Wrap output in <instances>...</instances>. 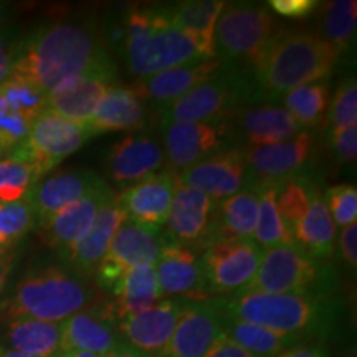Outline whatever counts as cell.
I'll list each match as a JSON object with an SVG mask.
<instances>
[{
	"mask_svg": "<svg viewBox=\"0 0 357 357\" xmlns=\"http://www.w3.org/2000/svg\"><path fill=\"white\" fill-rule=\"evenodd\" d=\"M326 116L331 128L357 126V84L354 78H346L339 84L333 101H329Z\"/></svg>",
	"mask_w": 357,
	"mask_h": 357,
	"instance_id": "60d3db41",
	"label": "cell"
},
{
	"mask_svg": "<svg viewBox=\"0 0 357 357\" xmlns=\"http://www.w3.org/2000/svg\"><path fill=\"white\" fill-rule=\"evenodd\" d=\"M287 35V26L266 6L250 2L225 3L215 26V53L227 63L242 61L260 68L275 43Z\"/></svg>",
	"mask_w": 357,
	"mask_h": 357,
	"instance_id": "8992f818",
	"label": "cell"
},
{
	"mask_svg": "<svg viewBox=\"0 0 357 357\" xmlns=\"http://www.w3.org/2000/svg\"><path fill=\"white\" fill-rule=\"evenodd\" d=\"M38 181L42 178L32 162L17 149L0 159V202L10 204L24 200Z\"/></svg>",
	"mask_w": 357,
	"mask_h": 357,
	"instance_id": "74e56055",
	"label": "cell"
},
{
	"mask_svg": "<svg viewBox=\"0 0 357 357\" xmlns=\"http://www.w3.org/2000/svg\"><path fill=\"white\" fill-rule=\"evenodd\" d=\"M238 128L247 137L248 146L275 144L301 132L300 124L287 109L271 105L243 108L238 113Z\"/></svg>",
	"mask_w": 357,
	"mask_h": 357,
	"instance_id": "f546056e",
	"label": "cell"
},
{
	"mask_svg": "<svg viewBox=\"0 0 357 357\" xmlns=\"http://www.w3.org/2000/svg\"><path fill=\"white\" fill-rule=\"evenodd\" d=\"M263 250L253 240H215L202 250L205 281L211 294L231 296L255 276Z\"/></svg>",
	"mask_w": 357,
	"mask_h": 357,
	"instance_id": "9c48e42d",
	"label": "cell"
},
{
	"mask_svg": "<svg viewBox=\"0 0 357 357\" xmlns=\"http://www.w3.org/2000/svg\"><path fill=\"white\" fill-rule=\"evenodd\" d=\"M32 123L0 96V155L12 153L26 139Z\"/></svg>",
	"mask_w": 357,
	"mask_h": 357,
	"instance_id": "ab89813d",
	"label": "cell"
},
{
	"mask_svg": "<svg viewBox=\"0 0 357 357\" xmlns=\"http://www.w3.org/2000/svg\"><path fill=\"white\" fill-rule=\"evenodd\" d=\"M109 357H151V356L146 354V352L139 351V349H136V347H132L129 344H123L118 351H114Z\"/></svg>",
	"mask_w": 357,
	"mask_h": 357,
	"instance_id": "f907efd6",
	"label": "cell"
},
{
	"mask_svg": "<svg viewBox=\"0 0 357 357\" xmlns=\"http://www.w3.org/2000/svg\"><path fill=\"white\" fill-rule=\"evenodd\" d=\"M114 78L116 68L95 70L66 78L47 95V111L86 126L102 96L113 86Z\"/></svg>",
	"mask_w": 357,
	"mask_h": 357,
	"instance_id": "d6986e66",
	"label": "cell"
},
{
	"mask_svg": "<svg viewBox=\"0 0 357 357\" xmlns=\"http://www.w3.org/2000/svg\"><path fill=\"white\" fill-rule=\"evenodd\" d=\"M321 6L316 0H270L268 8L287 19H306Z\"/></svg>",
	"mask_w": 357,
	"mask_h": 357,
	"instance_id": "f6af8a7d",
	"label": "cell"
},
{
	"mask_svg": "<svg viewBox=\"0 0 357 357\" xmlns=\"http://www.w3.org/2000/svg\"><path fill=\"white\" fill-rule=\"evenodd\" d=\"M56 357H100L93 352H86V351H77V349H71V351H60V354Z\"/></svg>",
	"mask_w": 357,
	"mask_h": 357,
	"instance_id": "f5cc1de1",
	"label": "cell"
},
{
	"mask_svg": "<svg viewBox=\"0 0 357 357\" xmlns=\"http://www.w3.org/2000/svg\"><path fill=\"white\" fill-rule=\"evenodd\" d=\"M3 341L8 349L35 357H56L61 351V323L10 319Z\"/></svg>",
	"mask_w": 357,
	"mask_h": 357,
	"instance_id": "d6a6232c",
	"label": "cell"
},
{
	"mask_svg": "<svg viewBox=\"0 0 357 357\" xmlns=\"http://www.w3.org/2000/svg\"><path fill=\"white\" fill-rule=\"evenodd\" d=\"M126 344L118 328V319L109 303L93 301L77 314L61 323V351H86L100 357H109Z\"/></svg>",
	"mask_w": 357,
	"mask_h": 357,
	"instance_id": "2e32d148",
	"label": "cell"
},
{
	"mask_svg": "<svg viewBox=\"0 0 357 357\" xmlns=\"http://www.w3.org/2000/svg\"><path fill=\"white\" fill-rule=\"evenodd\" d=\"M225 123H162V149L169 171L184 172L227 147Z\"/></svg>",
	"mask_w": 357,
	"mask_h": 357,
	"instance_id": "5bb4252c",
	"label": "cell"
},
{
	"mask_svg": "<svg viewBox=\"0 0 357 357\" xmlns=\"http://www.w3.org/2000/svg\"><path fill=\"white\" fill-rule=\"evenodd\" d=\"M178 178L172 171H160L129 185L118 194L124 215L137 225L160 230L167 220Z\"/></svg>",
	"mask_w": 357,
	"mask_h": 357,
	"instance_id": "44dd1931",
	"label": "cell"
},
{
	"mask_svg": "<svg viewBox=\"0 0 357 357\" xmlns=\"http://www.w3.org/2000/svg\"><path fill=\"white\" fill-rule=\"evenodd\" d=\"M119 19L124 35L118 55L139 79L207 56L194 38L172 24L167 3L126 7Z\"/></svg>",
	"mask_w": 357,
	"mask_h": 357,
	"instance_id": "3957f363",
	"label": "cell"
},
{
	"mask_svg": "<svg viewBox=\"0 0 357 357\" xmlns=\"http://www.w3.org/2000/svg\"><path fill=\"white\" fill-rule=\"evenodd\" d=\"M91 136L84 124L70 121L45 109L30 126L29 136L17 151L32 162L38 177L82 147Z\"/></svg>",
	"mask_w": 357,
	"mask_h": 357,
	"instance_id": "8fae6325",
	"label": "cell"
},
{
	"mask_svg": "<svg viewBox=\"0 0 357 357\" xmlns=\"http://www.w3.org/2000/svg\"><path fill=\"white\" fill-rule=\"evenodd\" d=\"M341 52L311 32L287 33L275 43L258 71V88L268 98L318 83L333 73Z\"/></svg>",
	"mask_w": 357,
	"mask_h": 357,
	"instance_id": "5b68a950",
	"label": "cell"
},
{
	"mask_svg": "<svg viewBox=\"0 0 357 357\" xmlns=\"http://www.w3.org/2000/svg\"><path fill=\"white\" fill-rule=\"evenodd\" d=\"M344 357H357V354H356V349H351L349 352H347V354H346Z\"/></svg>",
	"mask_w": 357,
	"mask_h": 357,
	"instance_id": "11a10c76",
	"label": "cell"
},
{
	"mask_svg": "<svg viewBox=\"0 0 357 357\" xmlns=\"http://www.w3.org/2000/svg\"><path fill=\"white\" fill-rule=\"evenodd\" d=\"M225 65L227 61L218 55L194 58L153 77L142 78L132 88L139 93L142 100L153 101L159 109H164L200 83L215 77Z\"/></svg>",
	"mask_w": 357,
	"mask_h": 357,
	"instance_id": "7402d4cb",
	"label": "cell"
},
{
	"mask_svg": "<svg viewBox=\"0 0 357 357\" xmlns=\"http://www.w3.org/2000/svg\"><path fill=\"white\" fill-rule=\"evenodd\" d=\"M189 303L176 298L160 300L149 310L118 321L119 333L126 344L151 357H162L177 321Z\"/></svg>",
	"mask_w": 357,
	"mask_h": 357,
	"instance_id": "ffe728a7",
	"label": "cell"
},
{
	"mask_svg": "<svg viewBox=\"0 0 357 357\" xmlns=\"http://www.w3.org/2000/svg\"><path fill=\"white\" fill-rule=\"evenodd\" d=\"M276 357H331V352L324 346V342H312V344L303 342V344L289 347Z\"/></svg>",
	"mask_w": 357,
	"mask_h": 357,
	"instance_id": "c3c4849f",
	"label": "cell"
},
{
	"mask_svg": "<svg viewBox=\"0 0 357 357\" xmlns=\"http://www.w3.org/2000/svg\"><path fill=\"white\" fill-rule=\"evenodd\" d=\"M146 105L132 86H111L86 128L91 136L144 128Z\"/></svg>",
	"mask_w": 357,
	"mask_h": 357,
	"instance_id": "83f0119b",
	"label": "cell"
},
{
	"mask_svg": "<svg viewBox=\"0 0 357 357\" xmlns=\"http://www.w3.org/2000/svg\"><path fill=\"white\" fill-rule=\"evenodd\" d=\"M33 227H37V222L25 200L10 204L0 202V236L8 243V247L24 238Z\"/></svg>",
	"mask_w": 357,
	"mask_h": 357,
	"instance_id": "f35d334b",
	"label": "cell"
},
{
	"mask_svg": "<svg viewBox=\"0 0 357 357\" xmlns=\"http://www.w3.org/2000/svg\"><path fill=\"white\" fill-rule=\"evenodd\" d=\"M15 258H17V253L10 248L0 253V294H2L3 289H6L7 280L12 273V268H13V263H15Z\"/></svg>",
	"mask_w": 357,
	"mask_h": 357,
	"instance_id": "681fc988",
	"label": "cell"
},
{
	"mask_svg": "<svg viewBox=\"0 0 357 357\" xmlns=\"http://www.w3.org/2000/svg\"><path fill=\"white\" fill-rule=\"evenodd\" d=\"M258 184V217L253 242L261 250L275 248L280 245H293L291 235L281 220L276 205L278 184L276 182H255Z\"/></svg>",
	"mask_w": 357,
	"mask_h": 357,
	"instance_id": "e575fe53",
	"label": "cell"
},
{
	"mask_svg": "<svg viewBox=\"0 0 357 357\" xmlns=\"http://www.w3.org/2000/svg\"><path fill=\"white\" fill-rule=\"evenodd\" d=\"M0 357H35V356L22 354V352H15V351H10V349H3V347H2V352H0Z\"/></svg>",
	"mask_w": 357,
	"mask_h": 357,
	"instance_id": "db71d44e",
	"label": "cell"
},
{
	"mask_svg": "<svg viewBox=\"0 0 357 357\" xmlns=\"http://www.w3.org/2000/svg\"><path fill=\"white\" fill-rule=\"evenodd\" d=\"M111 294L109 307L118 321L153 307L160 301L154 266L139 265L128 270Z\"/></svg>",
	"mask_w": 357,
	"mask_h": 357,
	"instance_id": "4dcf8cb0",
	"label": "cell"
},
{
	"mask_svg": "<svg viewBox=\"0 0 357 357\" xmlns=\"http://www.w3.org/2000/svg\"><path fill=\"white\" fill-rule=\"evenodd\" d=\"M204 357H255L250 352L242 349L238 344H235L231 339H229L222 333V336L213 342V346L208 349Z\"/></svg>",
	"mask_w": 357,
	"mask_h": 357,
	"instance_id": "7dc6e473",
	"label": "cell"
},
{
	"mask_svg": "<svg viewBox=\"0 0 357 357\" xmlns=\"http://www.w3.org/2000/svg\"><path fill=\"white\" fill-rule=\"evenodd\" d=\"M166 162L162 144L153 134L134 132L111 146L106 174L114 184H136L158 174Z\"/></svg>",
	"mask_w": 357,
	"mask_h": 357,
	"instance_id": "cb8c5ba5",
	"label": "cell"
},
{
	"mask_svg": "<svg viewBox=\"0 0 357 357\" xmlns=\"http://www.w3.org/2000/svg\"><path fill=\"white\" fill-rule=\"evenodd\" d=\"M283 98L284 109L300 128H316L324 123L329 108V88L324 83H312L294 88Z\"/></svg>",
	"mask_w": 357,
	"mask_h": 357,
	"instance_id": "8d00e7d4",
	"label": "cell"
},
{
	"mask_svg": "<svg viewBox=\"0 0 357 357\" xmlns=\"http://www.w3.org/2000/svg\"><path fill=\"white\" fill-rule=\"evenodd\" d=\"M357 2L356 0H333L321 7L319 37L333 45L341 55L349 50L356 37Z\"/></svg>",
	"mask_w": 357,
	"mask_h": 357,
	"instance_id": "d590c367",
	"label": "cell"
},
{
	"mask_svg": "<svg viewBox=\"0 0 357 357\" xmlns=\"http://www.w3.org/2000/svg\"><path fill=\"white\" fill-rule=\"evenodd\" d=\"M0 352H2V347H0Z\"/></svg>",
	"mask_w": 357,
	"mask_h": 357,
	"instance_id": "9f6ffc18",
	"label": "cell"
},
{
	"mask_svg": "<svg viewBox=\"0 0 357 357\" xmlns=\"http://www.w3.org/2000/svg\"><path fill=\"white\" fill-rule=\"evenodd\" d=\"M12 10H13L12 3L0 2V29H2L3 25L8 24V19H10Z\"/></svg>",
	"mask_w": 357,
	"mask_h": 357,
	"instance_id": "816d5d0a",
	"label": "cell"
},
{
	"mask_svg": "<svg viewBox=\"0 0 357 357\" xmlns=\"http://www.w3.org/2000/svg\"><path fill=\"white\" fill-rule=\"evenodd\" d=\"M222 333L255 357H276L289 347L303 344L298 337L225 314H222Z\"/></svg>",
	"mask_w": 357,
	"mask_h": 357,
	"instance_id": "836d02e7",
	"label": "cell"
},
{
	"mask_svg": "<svg viewBox=\"0 0 357 357\" xmlns=\"http://www.w3.org/2000/svg\"><path fill=\"white\" fill-rule=\"evenodd\" d=\"M334 225H351L357 220V189L351 184L329 187L324 195Z\"/></svg>",
	"mask_w": 357,
	"mask_h": 357,
	"instance_id": "b9f144b4",
	"label": "cell"
},
{
	"mask_svg": "<svg viewBox=\"0 0 357 357\" xmlns=\"http://www.w3.org/2000/svg\"><path fill=\"white\" fill-rule=\"evenodd\" d=\"M334 283L328 263L307 257L296 245H280L263 250L257 273L243 291L329 296Z\"/></svg>",
	"mask_w": 357,
	"mask_h": 357,
	"instance_id": "ba28073f",
	"label": "cell"
},
{
	"mask_svg": "<svg viewBox=\"0 0 357 357\" xmlns=\"http://www.w3.org/2000/svg\"><path fill=\"white\" fill-rule=\"evenodd\" d=\"M124 220H126V215L118 202V194L111 190L102 200L95 222H93L91 229L86 231V235L75 247L58 255L60 263L86 278H91L108 252L116 230Z\"/></svg>",
	"mask_w": 357,
	"mask_h": 357,
	"instance_id": "603a6c76",
	"label": "cell"
},
{
	"mask_svg": "<svg viewBox=\"0 0 357 357\" xmlns=\"http://www.w3.org/2000/svg\"><path fill=\"white\" fill-rule=\"evenodd\" d=\"M329 146L339 162H354L357 158V126L331 128Z\"/></svg>",
	"mask_w": 357,
	"mask_h": 357,
	"instance_id": "7bdbcfd3",
	"label": "cell"
},
{
	"mask_svg": "<svg viewBox=\"0 0 357 357\" xmlns=\"http://www.w3.org/2000/svg\"><path fill=\"white\" fill-rule=\"evenodd\" d=\"M215 202L217 200L202 192L177 184L167 220L164 223L166 238L169 242L182 245L194 252L204 250L211 243Z\"/></svg>",
	"mask_w": 357,
	"mask_h": 357,
	"instance_id": "ac0fdd59",
	"label": "cell"
},
{
	"mask_svg": "<svg viewBox=\"0 0 357 357\" xmlns=\"http://www.w3.org/2000/svg\"><path fill=\"white\" fill-rule=\"evenodd\" d=\"M96 301L89 278L71 268L42 265L32 268L0 303V318L63 323Z\"/></svg>",
	"mask_w": 357,
	"mask_h": 357,
	"instance_id": "277c9868",
	"label": "cell"
},
{
	"mask_svg": "<svg viewBox=\"0 0 357 357\" xmlns=\"http://www.w3.org/2000/svg\"><path fill=\"white\" fill-rule=\"evenodd\" d=\"M20 30L15 25L7 24L0 29V84L10 78V71L20 42Z\"/></svg>",
	"mask_w": 357,
	"mask_h": 357,
	"instance_id": "ee69618b",
	"label": "cell"
},
{
	"mask_svg": "<svg viewBox=\"0 0 357 357\" xmlns=\"http://www.w3.org/2000/svg\"><path fill=\"white\" fill-rule=\"evenodd\" d=\"M255 91H260L255 77L227 63L215 77L160 109L162 123H223L240 113Z\"/></svg>",
	"mask_w": 357,
	"mask_h": 357,
	"instance_id": "52a82bcc",
	"label": "cell"
},
{
	"mask_svg": "<svg viewBox=\"0 0 357 357\" xmlns=\"http://www.w3.org/2000/svg\"><path fill=\"white\" fill-rule=\"evenodd\" d=\"M160 300L207 301L211 300L200 255L194 250L166 242L154 265Z\"/></svg>",
	"mask_w": 357,
	"mask_h": 357,
	"instance_id": "9a60e30c",
	"label": "cell"
},
{
	"mask_svg": "<svg viewBox=\"0 0 357 357\" xmlns=\"http://www.w3.org/2000/svg\"><path fill=\"white\" fill-rule=\"evenodd\" d=\"M225 7L222 0H187L167 3L172 24L199 43L207 56H215V26Z\"/></svg>",
	"mask_w": 357,
	"mask_h": 357,
	"instance_id": "1f68e13d",
	"label": "cell"
},
{
	"mask_svg": "<svg viewBox=\"0 0 357 357\" xmlns=\"http://www.w3.org/2000/svg\"><path fill=\"white\" fill-rule=\"evenodd\" d=\"M339 250H341L342 260L351 270L357 266V222L346 225L339 235Z\"/></svg>",
	"mask_w": 357,
	"mask_h": 357,
	"instance_id": "bcb514c9",
	"label": "cell"
},
{
	"mask_svg": "<svg viewBox=\"0 0 357 357\" xmlns=\"http://www.w3.org/2000/svg\"><path fill=\"white\" fill-rule=\"evenodd\" d=\"M178 184L190 187L213 200H223L253 185L245 149L223 147L184 172L177 174Z\"/></svg>",
	"mask_w": 357,
	"mask_h": 357,
	"instance_id": "7c38bea8",
	"label": "cell"
},
{
	"mask_svg": "<svg viewBox=\"0 0 357 357\" xmlns=\"http://www.w3.org/2000/svg\"><path fill=\"white\" fill-rule=\"evenodd\" d=\"M258 217V184L217 200L213 207L211 243L215 240H253Z\"/></svg>",
	"mask_w": 357,
	"mask_h": 357,
	"instance_id": "f1b7e54d",
	"label": "cell"
},
{
	"mask_svg": "<svg viewBox=\"0 0 357 357\" xmlns=\"http://www.w3.org/2000/svg\"><path fill=\"white\" fill-rule=\"evenodd\" d=\"M293 245L303 250L307 257L326 261L336 248V225L326 205L324 195L314 190L310 202L289 227Z\"/></svg>",
	"mask_w": 357,
	"mask_h": 357,
	"instance_id": "4316f807",
	"label": "cell"
},
{
	"mask_svg": "<svg viewBox=\"0 0 357 357\" xmlns=\"http://www.w3.org/2000/svg\"><path fill=\"white\" fill-rule=\"evenodd\" d=\"M116 68L102 24L86 13L60 17L22 35L10 78L33 84L45 95L66 78Z\"/></svg>",
	"mask_w": 357,
	"mask_h": 357,
	"instance_id": "6da1fadb",
	"label": "cell"
},
{
	"mask_svg": "<svg viewBox=\"0 0 357 357\" xmlns=\"http://www.w3.org/2000/svg\"><path fill=\"white\" fill-rule=\"evenodd\" d=\"M314 155V137L301 131L291 139L245 149L252 182H280L303 177Z\"/></svg>",
	"mask_w": 357,
	"mask_h": 357,
	"instance_id": "4fadbf2b",
	"label": "cell"
},
{
	"mask_svg": "<svg viewBox=\"0 0 357 357\" xmlns=\"http://www.w3.org/2000/svg\"><path fill=\"white\" fill-rule=\"evenodd\" d=\"M105 184V178L88 169H66L38 181L24 200L32 208L37 227L42 229L58 212Z\"/></svg>",
	"mask_w": 357,
	"mask_h": 357,
	"instance_id": "e0dca14e",
	"label": "cell"
},
{
	"mask_svg": "<svg viewBox=\"0 0 357 357\" xmlns=\"http://www.w3.org/2000/svg\"><path fill=\"white\" fill-rule=\"evenodd\" d=\"M167 238L160 230L147 229L124 220L111 240L108 252L95 271L96 284L111 293L128 270L139 265H155Z\"/></svg>",
	"mask_w": 357,
	"mask_h": 357,
	"instance_id": "30bf717a",
	"label": "cell"
},
{
	"mask_svg": "<svg viewBox=\"0 0 357 357\" xmlns=\"http://www.w3.org/2000/svg\"><path fill=\"white\" fill-rule=\"evenodd\" d=\"M222 336V312L211 298L190 301L178 318L162 357H204Z\"/></svg>",
	"mask_w": 357,
	"mask_h": 357,
	"instance_id": "d4e9b609",
	"label": "cell"
},
{
	"mask_svg": "<svg viewBox=\"0 0 357 357\" xmlns=\"http://www.w3.org/2000/svg\"><path fill=\"white\" fill-rule=\"evenodd\" d=\"M212 300L222 314L288 334L303 342L328 336L339 321V305L331 296L242 291Z\"/></svg>",
	"mask_w": 357,
	"mask_h": 357,
	"instance_id": "7a4b0ae2",
	"label": "cell"
},
{
	"mask_svg": "<svg viewBox=\"0 0 357 357\" xmlns=\"http://www.w3.org/2000/svg\"><path fill=\"white\" fill-rule=\"evenodd\" d=\"M111 192L109 185L105 184L93 190L86 197L77 200L65 207L47 225L40 229V236L48 248L55 250L58 255L75 247L91 229L102 200Z\"/></svg>",
	"mask_w": 357,
	"mask_h": 357,
	"instance_id": "484cf974",
	"label": "cell"
}]
</instances>
